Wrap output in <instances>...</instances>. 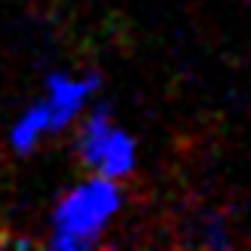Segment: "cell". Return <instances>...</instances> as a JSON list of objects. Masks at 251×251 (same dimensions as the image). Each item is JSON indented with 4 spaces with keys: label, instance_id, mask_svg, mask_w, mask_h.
<instances>
[{
    "label": "cell",
    "instance_id": "6",
    "mask_svg": "<svg viewBox=\"0 0 251 251\" xmlns=\"http://www.w3.org/2000/svg\"><path fill=\"white\" fill-rule=\"evenodd\" d=\"M199 245L202 248H227L230 236H227V224L221 215H205L202 218V230H199Z\"/></svg>",
    "mask_w": 251,
    "mask_h": 251
},
{
    "label": "cell",
    "instance_id": "2",
    "mask_svg": "<svg viewBox=\"0 0 251 251\" xmlns=\"http://www.w3.org/2000/svg\"><path fill=\"white\" fill-rule=\"evenodd\" d=\"M101 89V74H86V77H68V74H49L46 83V104L52 117V135L65 132L77 120L86 104Z\"/></svg>",
    "mask_w": 251,
    "mask_h": 251
},
{
    "label": "cell",
    "instance_id": "5",
    "mask_svg": "<svg viewBox=\"0 0 251 251\" xmlns=\"http://www.w3.org/2000/svg\"><path fill=\"white\" fill-rule=\"evenodd\" d=\"M135 162H138V144L135 138L120 129V126H114V132H110L107 144L101 150V159H98L95 166V175H104V178H126V175L135 172Z\"/></svg>",
    "mask_w": 251,
    "mask_h": 251
},
{
    "label": "cell",
    "instance_id": "1",
    "mask_svg": "<svg viewBox=\"0 0 251 251\" xmlns=\"http://www.w3.org/2000/svg\"><path fill=\"white\" fill-rule=\"evenodd\" d=\"M123 208V187L117 178H95L77 184L58 199L49 218V248L55 251H89L98 245L107 224Z\"/></svg>",
    "mask_w": 251,
    "mask_h": 251
},
{
    "label": "cell",
    "instance_id": "4",
    "mask_svg": "<svg viewBox=\"0 0 251 251\" xmlns=\"http://www.w3.org/2000/svg\"><path fill=\"white\" fill-rule=\"evenodd\" d=\"M46 135H52V117H49V104L43 98V101L31 104L16 120V126L9 129V147L16 150L19 156H28V153H34V147L40 144V138H46Z\"/></svg>",
    "mask_w": 251,
    "mask_h": 251
},
{
    "label": "cell",
    "instance_id": "7",
    "mask_svg": "<svg viewBox=\"0 0 251 251\" xmlns=\"http://www.w3.org/2000/svg\"><path fill=\"white\" fill-rule=\"evenodd\" d=\"M0 245H6V236L3 233H0Z\"/></svg>",
    "mask_w": 251,
    "mask_h": 251
},
{
    "label": "cell",
    "instance_id": "3",
    "mask_svg": "<svg viewBox=\"0 0 251 251\" xmlns=\"http://www.w3.org/2000/svg\"><path fill=\"white\" fill-rule=\"evenodd\" d=\"M114 114H110V104L107 101H98L92 107V114L83 120L80 126V135H77V141H74V150H77V156L86 169H92L98 166V159H101V150L107 144V138L110 132H114Z\"/></svg>",
    "mask_w": 251,
    "mask_h": 251
}]
</instances>
